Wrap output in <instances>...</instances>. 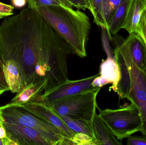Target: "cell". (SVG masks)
I'll list each match as a JSON object with an SVG mask.
<instances>
[{"label":"cell","instance_id":"cell-25","mask_svg":"<svg viewBox=\"0 0 146 145\" xmlns=\"http://www.w3.org/2000/svg\"><path fill=\"white\" fill-rule=\"evenodd\" d=\"M127 144L129 145H146V136H133L127 138Z\"/></svg>","mask_w":146,"mask_h":145},{"label":"cell","instance_id":"cell-23","mask_svg":"<svg viewBox=\"0 0 146 145\" xmlns=\"http://www.w3.org/2000/svg\"><path fill=\"white\" fill-rule=\"evenodd\" d=\"M102 30V43L104 50L106 53L107 57H114V52H112L111 47L110 45V41L108 35L107 30L105 28H101Z\"/></svg>","mask_w":146,"mask_h":145},{"label":"cell","instance_id":"cell-32","mask_svg":"<svg viewBox=\"0 0 146 145\" xmlns=\"http://www.w3.org/2000/svg\"><path fill=\"white\" fill-rule=\"evenodd\" d=\"M7 90H6V89H2L0 88V96H1V95H2L3 93L7 92Z\"/></svg>","mask_w":146,"mask_h":145},{"label":"cell","instance_id":"cell-19","mask_svg":"<svg viewBox=\"0 0 146 145\" xmlns=\"http://www.w3.org/2000/svg\"><path fill=\"white\" fill-rule=\"evenodd\" d=\"M127 0H103V12L109 35L108 23L118 7Z\"/></svg>","mask_w":146,"mask_h":145},{"label":"cell","instance_id":"cell-16","mask_svg":"<svg viewBox=\"0 0 146 145\" xmlns=\"http://www.w3.org/2000/svg\"><path fill=\"white\" fill-rule=\"evenodd\" d=\"M130 1L127 0L120 5L115 11L108 23L109 37L110 41L112 40L111 35H116L121 29H123L127 10Z\"/></svg>","mask_w":146,"mask_h":145},{"label":"cell","instance_id":"cell-20","mask_svg":"<svg viewBox=\"0 0 146 145\" xmlns=\"http://www.w3.org/2000/svg\"><path fill=\"white\" fill-rule=\"evenodd\" d=\"M29 7L34 8L38 6H60L72 8L73 6L68 0H27Z\"/></svg>","mask_w":146,"mask_h":145},{"label":"cell","instance_id":"cell-26","mask_svg":"<svg viewBox=\"0 0 146 145\" xmlns=\"http://www.w3.org/2000/svg\"><path fill=\"white\" fill-rule=\"evenodd\" d=\"M73 7L76 8L78 9L85 10L89 9L88 3L86 0H68Z\"/></svg>","mask_w":146,"mask_h":145},{"label":"cell","instance_id":"cell-29","mask_svg":"<svg viewBox=\"0 0 146 145\" xmlns=\"http://www.w3.org/2000/svg\"><path fill=\"white\" fill-rule=\"evenodd\" d=\"M27 0H11V2L14 7L21 8L26 5Z\"/></svg>","mask_w":146,"mask_h":145},{"label":"cell","instance_id":"cell-27","mask_svg":"<svg viewBox=\"0 0 146 145\" xmlns=\"http://www.w3.org/2000/svg\"><path fill=\"white\" fill-rule=\"evenodd\" d=\"M0 88L10 91L6 82L3 71V63L0 58Z\"/></svg>","mask_w":146,"mask_h":145},{"label":"cell","instance_id":"cell-1","mask_svg":"<svg viewBox=\"0 0 146 145\" xmlns=\"http://www.w3.org/2000/svg\"><path fill=\"white\" fill-rule=\"evenodd\" d=\"M58 34L35 10L28 7L0 25V58L18 66L25 87L37 83L36 67L44 49Z\"/></svg>","mask_w":146,"mask_h":145},{"label":"cell","instance_id":"cell-6","mask_svg":"<svg viewBox=\"0 0 146 145\" xmlns=\"http://www.w3.org/2000/svg\"><path fill=\"white\" fill-rule=\"evenodd\" d=\"M4 121L31 128L41 134L50 145H60L66 138L51 123L34 115L19 106L8 104L0 107Z\"/></svg>","mask_w":146,"mask_h":145},{"label":"cell","instance_id":"cell-4","mask_svg":"<svg viewBox=\"0 0 146 145\" xmlns=\"http://www.w3.org/2000/svg\"><path fill=\"white\" fill-rule=\"evenodd\" d=\"M101 89H90L59 99L47 105L60 115L92 122L98 106L97 96Z\"/></svg>","mask_w":146,"mask_h":145},{"label":"cell","instance_id":"cell-24","mask_svg":"<svg viewBox=\"0 0 146 145\" xmlns=\"http://www.w3.org/2000/svg\"><path fill=\"white\" fill-rule=\"evenodd\" d=\"M14 9L13 6L0 2V19L13 15Z\"/></svg>","mask_w":146,"mask_h":145},{"label":"cell","instance_id":"cell-2","mask_svg":"<svg viewBox=\"0 0 146 145\" xmlns=\"http://www.w3.org/2000/svg\"><path fill=\"white\" fill-rule=\"evenodd\" d=\"M112 41L115 44L114 57L121 71L117 93L136 105L142 120L140 132L146 136V70L135 62L126 39L115 35Z\"/></svg>","mask_w":146,"mask_h":145},{"label":"cell","instance_id":"cell-12","mask_svg":"<svg viewBox=\"0 0 146 145\" xmlns=\"http://www.w3.org/2000/svg\"><path fill=\"white\" fill-rule=\"evenodd\" d=\"M3 71L6 83L12 93H17L25 87L19 70L14 61L8 60L4 62Z\"/></svg>","mask_w":146,"mask_h":145},{"label":"cell","instance_id":"cell-3","mask_svg":"<svg viewBox=\"0 0 146 145\" xmlns=\"http://www.w3.org/2000/svg\"><path fill=\"white\" fill-rule=\"evenodd\" d=\"M33 9L68 43L74 53L81 58L87 56L91 24L85 13L60 6H38Z\"/></svg>","mask_w":146,"mask_h":145},{"label":"cell","instance_id":"cell-15","mask_svg":"<svg viewBox=\"0 0 146 145\" xmlns=\"http://www.w3.org/2000/svg\"><path fill=\"white\" fill-rule=\"evenodd\" d=\"M126 40L135 62L140 68L145 69L144 62L146 49L143 43L138 36L134 33L129 34V35Z\"/></svg>","mask_w":146,"mask_h":145},{"label":"cell","instance_id":"cell-35","mask_svg":"<svg viewBox=\"0 0 146 145\" xmlns=\"http://www.w3.org/2000/svg\"><path fill=\"white\" fill-rule=\"evenodd\" d=\"M86 1H87V2L88 3V0H86Z\"/></svg>","mask_w":146,"mask_h":145},{"label":"cell","instance_id":"cell-17","mask_svg":"<svg viewBox=\"0 0 146 145\" xmlns=\"http://www.w3.org/2000/svg\"><path fill=\"white\" fill-rule=\"evenodd\" d=\"M59 115L67 126L75 133H81L87 135L95 140L92 128V122L87 121L82 119H72L64 116Z\"/></svg>","mask_w":146,"mask_h":145},{"label":"cell","instance_id":"cell-30","mask_svg":"<svg viewBox=\"0 0 146 145\" xmlns=\"http://www.w3.org/2000/svg\"><path fill=\"white\" fill-rule=\"evenodd\" d=\"M4 122L0 121V138H4L7 136L4 125Z\"/></svg>","mask_w":146,"mask_h":145},{"label":"cell","instance_id":"cell-5","mask_svg":"<svg viewBox=\"0 0 146 145\" xmlns=\"http://www.w3.org/2000/svg\"><path fill=\"white\" fill-rule=\"evenodd\" d=\"M99 110L98 115L119 140L140 132L142 126L140 113L136 105L131 102L116 110Z\"/></svg>","mask_w":146,"mask_h":145},{"label":"cell","instance_id":"cell-14","mask_svg":"<svg viewBox=\"0 0 146 145\" xmlns=\"http://www.w3.org/2000/svg\"><path fill=\"white\" fill-rule=\"evenodd\" d=\"M146 8V0H131L127 10L126 18L123 29L127 30L129 34L134 31Z\"/></svg>","mask_w":146,"mask_h":145},{"label":"cell","instance_id":"cell-18","mask_svg":"<svg viewBox=\"0 0 146 145\" xmlns=\"http://www.w3.org/2000/svg\"><path fill=\"white\" fill-rule=\"evenodd\" d=\"M88 10L92 15L94 22L101 28L107 30L103 15V0H88Z\"/></svg>","mask_w":146,"mask_h":145},{"label":"cell","instance_id":"cell-21","mask_svg":"<svg viewBox=\"0 0 146 145\" xmlns=\"http://www.w3.org/2000/svg\"><path fill=\"white\" fill-rule=\"evenodd\" d=\"M66 145H96L95 140L87 135L83 133H75L72 139L68 138Z\"/></svg>","mask_w":146,"mask_h":145},{"label":"cell","instance_id":"cell-31","mask_svg":"<svg viewBox=\"0 0 146 145\" xmlns=\"http://www.w3.org/2000/svg\"><path fill=\"white\" fill-rule=\"evenodd\" d=\"M0 121L4 122V118H3L2 114L1 112V110H0Z\"/></svg>","mask_w":146,"mask_h":145},{"label":"cell","instance_id":"cell-10","mask_svg":"<svg viewBox=\"0 0 146 145\" xmlns=\"http://www.w3.org/2000/svg\"><path fill=\"white\" fill-rule=\"evenodd\" d=\"M92 125L96 145H122L96 112L92 120Z\"/></svg>","mask_w":146,"mask_h":145},{"label":"cell","instance_id":"cell-11","mask_svg":"<svg viewBox=\"0 0 146 145\" xmlns=\"http://www.w3.org/2000/svg\"><path fill=\"white\" fill-rule=\"evenodd\" d=\"M47 81L43 80L38 82L27 85L21 91L17 93L9 104L19 105L25 103L35 102L38 98L43 93Z\"/></svg>","mask_w":146,"mask_h":145},{"label":"cell","instance_id":"cell-28","mask_svg":"<svg viewBox=\"0 0 146 145\" xmlns=\"http://www.w3.org/2000/svg\"><path fill=\"white\" fill-rule=\"evenodd\" d=\"M109 83L100 76V74L94 78L92 82V85L94 88L103 87L104 86L109 84Z\"/></svg>","mask_w":146,"mask_h":145},{"label":"cell","instance_id":"cell-22","mask_svg":"<svg viewBox=\"0 0 146 145\" xmlns=\"http://www.w3.org/2000/svg\"><path fill=\"white\" fill-rule=\"evenodd\" d=\"M133 33L139 38L146 49V8L142 12L139 21Z\"/></svg>","mask_w":146,"mask_h":145},{"label":"cell","instance_id":"cell-33","mask_svg":"<svg viewBox=\"0 0 146 145\" xmlns=\"http://www.w3.org/2000/svg\"><path fill=\"white\" fill-rule=\"evenodd\" d=\"M144 65H145V68L146 70V54L145 56V62H144Z\"/></svg>","mask_w":146,"mask_h":145},{"label":"cell","instance_id":"cell-34","mask_svg":"<svg viewBox=\"0 0 146 145\" xmlns=\"http://www.w3.org/2000/svg\"><path fill=\"white\" fill-rule=\"evenodd\" d=\"M0 145H3V144L2 139L1 138H0Z\"/></svg>","mask_w":146,"mask_h":145},{"label":"cell","instance_id":"cell-9","mask_svg":"<svg viewBox=\"0 0 146 145\" xmlns=\"http://www.w3.org/2000/svg\"><path fill=\"white\" fill-rule=\"evenodd\" d=\"M17 106H20L34 115L53 124L62 131L66 138L72 139L75 134L67 126L59 115L44 103L36 101Z\"/></svg>","mask_w":146,"mask_h":145},{"label":"cell","instance_id":"cell-7","mask_svg":"<svg viewBox=\"0 0 146 145\" xmlns=\"http://www.w3.org/2000/svg\"><path fill=\"white\" fill-rule=\"evenodd\" d=\"M99 74L80 80L72 81L67 79L56 87L44 92L35 102H41L48 105L59 99L93 88L92 82Z\"/></svg>","mask_w":146,"mask_h":145},{"label":"cell","instance_id":"cell-8","mask_svg":"<svg viewBox=\"0 0 146 145\" xmlns=\"http://www.w3.org/2000/svg\"><path fill=\"white\" fill-rule=\"evenodd\" d=\"M7 136L16 145H50L38 132L28 127L4 121Z\"/></svg>","mask_w":146,"mask_h":145},{"label":"cell","instance_id":"cell-13","mask_svg":"<svg viewBox=\"0 0 146 145\" xmlns=\"http://www.w3.org/2000/svg\"><path fill=\"white\" fill-rule=\"evenodd\" d=\"M100 76L109 84H112L111 89L117 93V85L121 79V71L115 58L107 57L100 66Z\"/></svg>","mask_w":146,"mask_h":145}]
</instances>
